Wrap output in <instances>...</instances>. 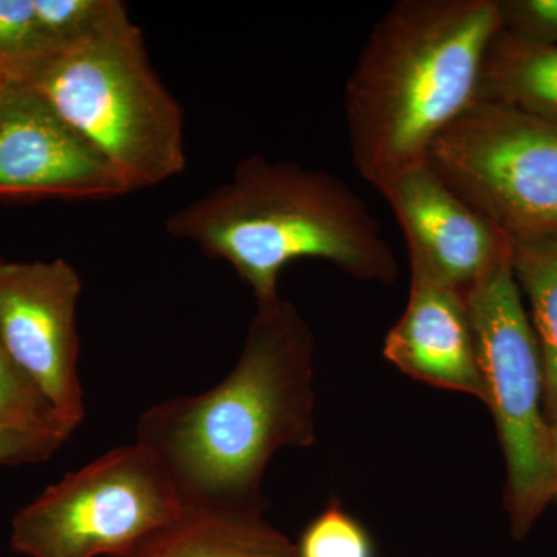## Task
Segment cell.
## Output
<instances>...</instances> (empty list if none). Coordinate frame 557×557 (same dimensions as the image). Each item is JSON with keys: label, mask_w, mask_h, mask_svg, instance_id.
I'll return each mask as SVG.
<instances>
[{"label": "cell", "mask_w": 557, "mask_h": 557, "mask_svg": "<svg viewBox=\"0 0 557 557\" xmlns=\"http://www.w3.org/2000/svg\"><path fill=\"white\" fill-rule=\"evenodd\" d=\"M313 384V332L278 296L256 306L228 375L200 394L150 406L135 442L159 460L182 507L265 512L271 458L317 442Z\"/></svg>", "instance_id": "cell-1"}, {"label": "cell", "mask_w": 557, "mask_h": 557, "mask_svg": "<svg viewBox=\"0 0 557 557\" xmlns=\"http://www.w3.org/2000/svg\"><path fill=\"white\" fill-rule=\"evenodd\" d=\"M497 0H399L370 32L346 83L355 170L373 188L426 160L479 100Z\"/></svg>", "instance_id": "cell-2"}, {"label": "cell", "mask_w": 557, "mask_h": 557, "mask_svg": "<svg viewBox=\"0 0 557 557\" xmlns=\"http://www.w3.org/2000/svg\"><path fill=\"white\" fill-rule=\"evenodd\" d=\"M168 234L223 260L256 306L278 298L289 263L319 259L348 276L392 285L399 267L366 201L329 171L247 157L233 177L166 220Z\"/></svg>", "instance_id": "cell-3"}, {"label": "cell", "mask_w": 557, "mask_h": 557, "mask_svg": "<svg viewBox=\"0 0 557 557\" xmlns=\"http://www.w3.org/2000/svg\"><path fill=\"white\" fill-rule=\"evenodd\" d=\"M17 79L49 102L127 193L152 188L188 166L185 113L150 64L124 3L97 32L47 51Z\"/></svg>", "instance_id": "cell-4"}, {"label": "cell", "mask_w": 557, "mask_h": 557, "mask_svg": "<svg viewBox=\"0 0 557 557\" xmlns=\"http://www.w3.org/2000/svg\"><path fill=\"white\" fill-rule=\"evenodd\" d=\"M485 405L507 461L505 508L512 537L523 539L553 496L544 362L511 269V256L465 293Z\"/></svg>", "instance_id": "cell-5"}, {"label": "cell", "mask_w": 557, "mask_h": 557, "mask_svg": "<svg viewBox=\"0 0 557 557\" xmlns=\"http://www.w3.org/2000/svg\"><path fill=\"white\" fill-rule=\"evenodd\" d=\"M431 170L509 242L557 237V123L478 100L428 150Z\"/></svg>", "instance_id": "cell-6"}, {"label": "cell", "mask_w": 557, "mask_h": 557, "mask_svg": "<svg viewBox=\"0 0 557 557\" xmlns=\"http://www.w3.org/2000/svg\"><path fill=\"white\" fill-rule=\"evenodd\" d=\"M164 469L135 442L69 472L11 520L25 557H119L182 509Z\"/></svg>", "instance_id": "cell-7"}, {"label": "cell", "mask_w": 557, "mask_h": 557, "mask_svg": "<svg viewBox=\"0 0 557 557\" xmlns=\"http://www.w3.org/2000/svg\"><path fill=\"white\" fill-rule=\"evenodd\" d=\"M81 292L83 281L67 260H0V343L75 429L86 418L76 327Z\"/></svg>", "instance_id": "cell-8"}, {"label": "cell", "mask_w": 557, "mask_h": 557, "mask_svg": "<svg viewBox=\"0 0 557 557\" xmlns=\"http://www.w3.org/2000/svg\"><path fill=\"white\" fill-rule=\"evenodd\" d=\"M127 193L115 172L17 78H0V199L102 200Z\"/></svg>", "instance_id": "cell-9"}, {"label": "cell", "mask_w": 557, "mask_h": 557, "mask_svg": "<svg viewBox=\"0 0 557 557\" xmlns=\"http://www.w3.org/2000/svg\"><path fill=\"white\" fill-rule=\"evenodd\" d=\"M376 190L401 226L410 267L461 293L511 256V242L454 194L426 160L392 175Z\"/></svg>", "instance_id": "cell-10"}, {"label": "cell", "mask_w": 557, "mask_h": 557, "mask_svg": "<svg viewBox=\"0 0 557 557\" xmlns=\"http://www.w3.org/2000/svg\"><path fill=\"white\" fill-rule=\"evenodd\" d=\"M408 306L384 339L383 355L410 379L485 403L465 293L410 267Z\"/></svg>", "instance_id": "cell-11"}, {"label": "cell", "mask_w": 557, "mask_h": 557, "mask_svg": "<svg viewBox=\"0 0 557 557\" xmlns=\"http://www.w3.org/2000/svg\"><path fill=\"white\" fill-rule=\"evenodd\" d=\"M119 557H298L296 545L263 512L180 509Z\"/></svg>", "instance_id": "cell-12"}, {"label": "cell", "mask_w": 557, "mask_h": 557, "mask_svg": "<svg viewBox=\"0 0 557 557\" xmlns=\"http://www.w3.org/2000/svg\"><path fill=\"white\" fill-rule=\"evenodd\" d=\"M479 100L505 102L557 123V47L498 30L483 61Z\"/></svg>", "instance_id": "cell-13"}, {"label": "cell", "mask_w": 557, "mask_h": 557, "mask_svg": "<svg viewBox=\"0 0 557 557\" xmlns=\"http://www.w3.org/2000/svg\"><path fill=\"white\" fill-rule=\"evenodd\" d=\"M511 269L531 307L544 362V413L557 420V237L511 242Z\"/></svg>", "instance_id": "cell-14"}, {"label": "cell", "mask_w": 557, "mask_h": 557, "mask_svg": "<svg viewBox=\"0 0 557 557\" xmlns=\"http://www.w3.org/2000/svg\"><path fill=\"white\" fill-rule=\"evenodd\" d=\"M0 431H44L72 437L76 431L60 416L35 381L0 343Z\"/></svg>", "instance_id": "cell-15"}, {"label": "cell", "mask_w": 557, "mask_h": 557, "mask_svg": "<svg viewBox=\"0 0 557 557\" xmlns=\"http://www.w3.org/2000/svg\"><path fill=\"white\" fill-rule=\"evenodd\" d=\"M295 545L298 557H375L369 531L336 497L330 498Z\"/></svg>", "instance_id": "cell-16"}, {"label": "cell", "mask_w": 557, "mask_h": 557, "mask_svg": "<svg viewBox=\"0 0 557 557\" xmlns=\"http://www.w3.org/2000/svg\"><path fill=\"white\" fill-rule=\"evenodd\" d=\"M120 0H35L39 30L50 50L87 38L112 17Z\"/></svg>", "instance_id": "cell-17"}, {"label": "cell", "mask_w": 557, "mask_h": 557, "mask_svg": "<svg viewBox=\"0 0 557 557\" xmlns=\"http://www.w3.org/2000/svg\"><path fill=\"white\" fill-rule=\"evenodd\" d=\"M47 51L35 0H0V78H20Z\"/></svg>", "instance_id": "cell-18"}, {"label": "cell", "mask_w": 557, "mask_h": 557, "mask_svg": "<svg viewBox=\"0 0 557 557\" xmlns=\"http://www.w3.org/2000/svg\"><path fill=\"white\" fill-rule=\"evenodd\" d=\"M500 30L557 47V0H497Z\"/></svg>", "instance_id": "cell-19"}, {"label": "cell", "mask_w": 557, "mask_h": 557, "mask_svg": "<svg viewBox=\"0 0 557 557\" xmlns=\"http://www.w3.org/2000/svg\"><path fill=\"white\" fill-rule=\"evenodd\" d=\"M70 437L44 431H0V467H22L50 460Z\"/></svg>", "instance_id": "cell-20"}, {"label": "cell", "mask_w": 557, "mask_h": 557, "mask_svg": "<svg viewBox=\"0 0 557 557\" xmlns=\"http://www.w3.org/2000/svg\"><path fill=\"white\" fill-rule=\"evenodd\" d=\"M549 458H552L553 496L557 500V420L549 423Z\"/></svg>", "instance_id": "cell-21"}]
</instances>
